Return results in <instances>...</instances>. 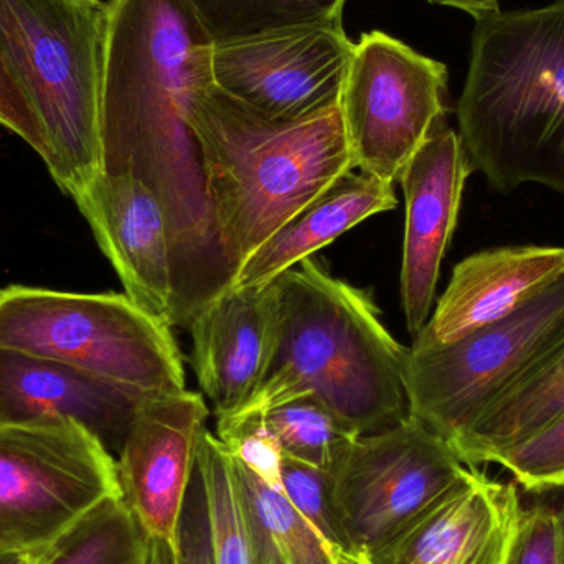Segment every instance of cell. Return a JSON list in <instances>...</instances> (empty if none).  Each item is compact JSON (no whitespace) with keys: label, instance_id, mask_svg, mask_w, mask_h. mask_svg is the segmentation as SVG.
<instances>
[{"label":"cell","instance_id":"obj_1","mask_svg":"<svg viewBox=\"0 0 564 564\" xmlns=\"http://www.w3.org/2000/svg\"><path fill=\"white\" fill-rule=\"evenodd\" d=\"M102 72L101 172L141 181L171 228L174 318L188 328L234 284L208 194L195 96L212 78V42L187 0H111Z\"/></svg>","mask_w":564,"mask_h":564},{"label":"cell","instance_id":"obj_2","mask_svg":"<svg viewBox=\"0 0 564 564\" xmlns=\"http://www.w3.org/2000/svg\"><path fill=\"white\" fill-rule=\"evenodd\" d=\"M299 264L273 281V358L263 383L238 414L264 413L312 394L358 436L406 421L408 348L384 327L370 291L337 280L312 258Z\"/></svg>","mask_w":564,"mask_h":564},{"label":"cell","instance_id":"obj_3","mask_svg":"<svg viewBox=\"0 0 564 564\" xmlns=\"http://www.w3.org/2000/svg\"><path fill=\"white\" fill-rule=\"evenodd\" d=\"M457 105L474 171L496 191L564 194V0L480 17Z\"/></svg>","mask_w":564,"mask_h":564},{"label":"cell","instance_id":"obj_4","mask_svg":"<svg viewBox=\"0 0 564 564\" xmlns=\"http://www.w3.org/2000/svg\"><path fill=\"white\" fill-rule=\"evenodd\" d=\"M218 235L234 271L340 175L355 171L340 108L270 119L214 83L192 105Z\"/></svg>","mask_w":564,"mask_h":564},{"label":"cell","instance_id":"obj_5","mask_svg":"<svg viewBox=\"0 0 564 564\" xmlns=\"http://www.w3.org/2000/svg\"><path fill=\"white\" fill-rule=\"evenodd\" d=\"M108 26L102 0H0V50L45 129L46 169L72 198L101 174Z\"/></svg>","mask_w":564,"mask_h":564},{"label":"cell","instance_id":"obj_6","mask_svg":"<svg viewBox=\"0 0 564 564\" xmlns=\"http://www.w3.org/2000/svg\"><path fill=\"white\" fill-rule=\"evenodd\" d=\"M0 348L72 365L149 394L185 390L171 325L118 292L0 289Z\"/></svg>","mask_w":564,"mask_h":564},{"label":"cell","instance_id":"obj_7","mask_svg":"<svg viewBox=\"0 0 564 564\" xmlns=\"http://www.w3.org/2000/svg\"><path fill=\"white\" fill-rule=\"evenodd\" d=\"M116 496V457L78 423L0 426V556L52 549Z\"/></svg>","mask_w":564,"mask_h":564},{"label":"cell","instance_id":"obj_8","mask_svg":"<svg viewBox=\"0 0 564 564\" xmlns=\"http://www.w3.org/2000/svg\"><path fill=\"white\" fill-rule=\"evenodd\" d=\"M564 324V276L509 317L447 345L408 348L410 416L451 449Z\"/></svg>","mask_w":564,"mask_h":564},{"label":"cell","instance_id":"obj_9","mask_svg":"<svg viewBox=\"0 0 564 564\" xmlns=\"http://www.w3.org/2000/svg\"><path fill=\"white\" fill-rule=\"evenodd\" d=\"M447 69L388 33L355 43L341 88V122L354 169L387 184L446 122Z\"/></svg>","mask_w":564,"mask_h":564},{"label":"cell","instance_id":"obj_10","mask_svg":"<svg viewBox=\"0 0 564 564\" xmlns=\"http://www.w3.org/2000/svg\"><path fill=\"white\" fill-rule=\"evenodd\" d=\"M469 469L443 437L411 416L358 436L332 473L351 553L365 558L387 545Z\"/></svg>","mask_w":564,"mask_h":564},{"label":"cell","instance_id":"obj_11","mask_svg":"<svg viewBox=\"0 0 564 564\" xmlns=\"http://www.w3.org/2000/svg\"><path fill=\"white\" fill-rule=\"evenodd\" d=\"M355 43L344 25H305L214 43V85L270 119L308 118L335 108Z\"/></svg>","mask_w":564,"mask_h":564},{"label":"cell","instance_id":"obj_12","mask_svg":"<svg viewBox=\"0 0 564 564\" xmlns=\"http://www.w3.org/2000/svg\"><path fill=\"white\" fill-rule=\"evenodd\" d=\"M207 417L200 393L155 394L129 430L116 459L119 486L149 539L174 543Z\"/></svg>","mask_w":564,"mask_h":564},{"label":"cell","instance_id":"obj_13","mask_svg":"<svg viewBox=\"0 0 564 564\" xmlns=\"http://www.w3.org/2000/svg\"><path fill=\"white\" fill-rule=\"evenodd\" d=\"M473 172L459 134L443 122L398 181L406 200L401 299L408 330L414 337L430 317L441 264L456 230L464 185Z\"/></svg>","mask_w":564,"mask_h":564},{"label":"cell","instance_id":"obj_14","mask_svg":"<svg viewBox=\"0 0 564 564\" xmlns=\"http://www.w3.org/2000/svg\"><path fill=\"white\" fill-rule=\"evenodd\" d=\"M73 200L124 285V294L172 327L171 228L158 197L132 175L101 172Z\"/></svg>","mask_w":564,"mask_h":564},{"label":"cell","instance_id":"obj_15","mask_svg":"<svg viewBox=\"0 0 564 564\" xmlns=\"http://www.w3.org/2000/svg\"><path fill=\"white\" fill-rule=\"evenodd\" d=\"M152 397L72 365L0 348V426L78 423L115 456Z\"/></svg>","mask_w":564,"mask_h":564},{"label":"cell","instance_id":"obj_16","mask_svg":"<svg viewBox=\"0 0 564 564\" xmlns=\"http://www.w3.org/2000/svg\"><path fill=\"white\" fill-rule=\"evenodd\" d=\"M516 482L470 467L368 564H503L520 507Z\"/></svg>","mask_w":564,"mask_h":564},{"label":"cell","instance_id":"obj_17","mask_svg":"<svg viewBox=\"0 0 564 564\" xmlns=\"http://www.w3.org/2000/svg\"><path fill=\"white\" fill-rule=\"evenodd\" d=\"M278 295L263 288H230L188 325L192 365L217 420L237 416L263 383L273 358Z\"/></svg>","mask_w":564,"mask_h":564},{"label":"cell","instance_id":"obj_18","mask_svg":"<svg viewBox=\"0 0 564 564\" xmlns=\"http://www.w3.org/2000/svg\"><path fill=\"white\" fill-rule=\"evenodd\" d=\"M564 276V248L503 247L460 261L416 345H447L509 317Z\"/></svg>","mask_w":564,"mask_h":564},{"label":"cell","instance_id":"obj_19","mask_svg":"<svg viewBox=\"0 0 564 564\" xmlns=\"http://www.w3.org/2000/svg\"><path fill=\"white\" fill-rule=\"evenodd\" d=\"M393 184L355 174L340 175L271 235L238 270L231 288H263L367 218L397 208Z\"/></svg>","mask_w":564,"mask_h":564},{"label":"cell","instance_id":"obj_20","mask_svg":"<svg viewBox=\"0 0 564 564\" xmlns=\"http://www.w3.org/2000/svg\"><path fill=\"white\" fill-rule=\"evenodd\" d=\"M564 413V324L453 446L466 466L497 460Z\"/></svg>","mask_w":564,"mask_h":564},{"label":"cell","instance_id":"obj_21","mask_svg":"<svg viewBox=\"0 0 564 564\" xmlns=\"http://www.w3.org/2000/svg\"><path fill=\"white\" fill-rule=\"evenodd\" d=\"M347 0H187L212 42L274 30L340 25Z\"/></svg>","mask_w":564,"mask_h":564},{"label":"cell","instance_id":"obj_22","mask_svg":"<svg viewBox=\"0 0 564 564\" xmlns=\"http://www.w3.org/2000/svg\"><path fill=\"white\" fill-rule=\"evenodd\" d=\"M149 535L122 496L109 497L52 546L45 564H148Z\"/></svg>","mask_w":564,"mask_h":564},{"label":"cell","instance_id":"obj_23","mask_svg":"<svg viewBox=\"0 0 564 564\" xmlns=\"http://www.w3.org/2000/svg\"><path fill=\"white\" fill-rule=\"evenodd\" d=\"M282 454L334 473L358 434L317 397H301L264 411Z\"/></svg>","mask_w":564,"mask_h":564},{"label":"cell","instance_id":"obj_24","mask_svg":"<svg viewBox=\"0 0 564 564\" xmlns=\"http://www.w3.org/2000/svg\"><path fill=\"white\" fill-rule=\"evenodd\" d=\"M210 520L215 564H254L247 516L227 447L210 431L202 434L197 451Z\"/></svg>","mask_w":564,"mask_h":564},{"label":"cell","instance_id":"obj_25","mask_svg":"<svg viewBox=\"0 0 564 564\" xmlns=\"http://www.w3.org/2000/svg\"><path fill=\"white\" fill-rule=\"evenodd\" d=\"M529 496L520 497L503 564H564V487Z\"/></svg>","mask_w":564,"mask_h":564},{"label":"cell","instance_id":"obj_26","mask_svg":"<svg viewBox=\"0 0 564 564\" xmlns=\"http://www.w3.org/2000/svg\"><path fill=\"white\" fill-rule=\"evenodd\" d=\"M281 480L285 497L321 539L335 552L351 553L338 520L332 474L282 454Z\"/></svg>","mask_w":564,"mask_h":564},{"label":"cell","instance_id":"obj_27","mask_svg":"<svg viewBox=\"0 0 564 564\" xmlns=\"http://www.w3.org/2000/svg\"><path fill=\"white\" fill-rule=\"evenodd\" d=\"M499 466L529 494L564 487V413L549 426L503 454Z\"/></svg>","mask_w":564,"mask_h":564},{"label":"cell","instance_id":"obj_28","mask_svg":"<svg viewBox=\"0 0 564 564\" xmlns=\"http://www.w3.org/2000/svg\"><path fill=\"white\" fill-rule=\"evenodd\" d=\"M217 437L228 453L257 474L263 482L282 490V451L264 423L263 414L248 413L220 420ZM284 492V490H282Z\"/></svg>","mask_w":564,"mask_h":564},{"label":"cell","instance_id":"obj_29","mask_svg":"<svg viewBox=\"0 0 564 564\" xmlns=\"http://www.w3.org/2000/svg\"><path fill=\"white\" fill-rule=\"evenodd\" d=\"M175 564H215L212 553L207 496L198 464L182 507L174 539Z\"/></svg>","mask_w":564,"mask_h":564},{"label":"cell","instance_id":"obj_30","mask_svg":"<svg viewBox=\"0 0 564 564\" xmlns=\"http://www.w3.org/2000/svg\"><path fill=\"white\" fill-rule=\"evenodd\" d=\"M0 124L25 141L46 165L50 161V145L45 129L29 96L17 82L2 50H0Z\"/></svg>","mask_w":564,"mask_h":564},{"label":"cell","instance_id":"obj_31","mask_svg":"<svg viewBox=\"0 0 564 564\" xmlns=\"http://www.w3.org/2000/svg\"><path fill=\"white\" fill-rule=\"evenodd\" d=\"M427 2L440 3V6L454 7L469 13L474 19L500 12L499 0H427Z\"/></svg>","mask_w":564,"mask_h":564},{"label":"cell","instance_id":"obj_32","mask_svg":"<svg viewBox=\"0 0 564 564\" xmlns=\"http://www.w3.org/2000/svg\"><path fill=\"white\" fill-rule=\"evenodd\" d=\"M148 564H175L174 543L149 539Z\"/></svg>","mask_w":564,"mask_h":564},{"label":"cell","instance_id":"obj_33","mask_svg":"<svg viewBox=\"0 0 564 564\" xmlns=\"http://www.w3.org/2000/svg\"><path fill=\"white\" fill-rule=\"evenodd\" d=\"M50 552L52 549L43 550L39 553H29V555L17 556L10 564H45L48 562Z\"/></svg>","mask_w":564,"mask_h":564},{"label":"cell","instance_id":"obj_34","mask_svg":"<svg viewBox=\"0 0 564 564\" xmlns=\"http://www.w3.org/2000/svg\"><path fill=\"white\" fill-rule=\"evenodd\" d=\"M328 564H368L364 556L354 555V553L335 552Z\"/></svg>","mask_w":564,"mask_h":564},{"label":"cell","instance_id":"obj_35","mask_svg":"<svg viewBox=\"0 0 564 564\" xmlns=\"http://www.w3.org/2000/svg\"><path fill=\"white\" fill-rule=\"evenodd\" d=\"M22 556V555H20ZM17 556H0V564H10L15 560Z\"/></svg>","mask_w":564,"mask_h":564}]
</instances>
